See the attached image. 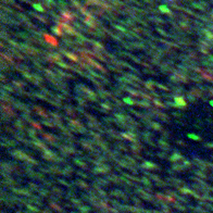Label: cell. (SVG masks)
<instances>
[{"instance_id": "1", "label": "cell", "mask_w": 213, "mask_h": 213, "mask_svg": "<svg viewBox=\"0 0 213 213\" xmlns=\"http://www.w3.org/2000/svg\"><path fill=\"white\" fill-rule=\"evenodd\" d=\"M187 137L188 138H191V139H195V140H199L200 137L197 135H194V134H187Z\"/></svg>"}, {"instance_id": "2", "label": "cell", "mask_w": 213, "mask_h": 213, "mask_svg": "<svg viewBox=\"0 0 213 213\" xmlns=\"http://www.w3.org/2000/svg\"><path fill=\"white\" fill-rule=\"evenodd\" d=\"M124 102H126L128 104H133V101L132 100H128V98H124Z\"/></svg>"}, {"instance_id": "3", "label": "cell", "mask_w": 213, "mask_h": 213, "mask_svg": "<svg viewBox=\"0 0 213 213\" xmlns=\"http://www.w3.org/2000/svg\"><path fill=\"white\" fill-rule=\"evenodd\" d=\"M210 104H211V106H213V101H211V102H210Z\"/></svg>"}]
</instances>
